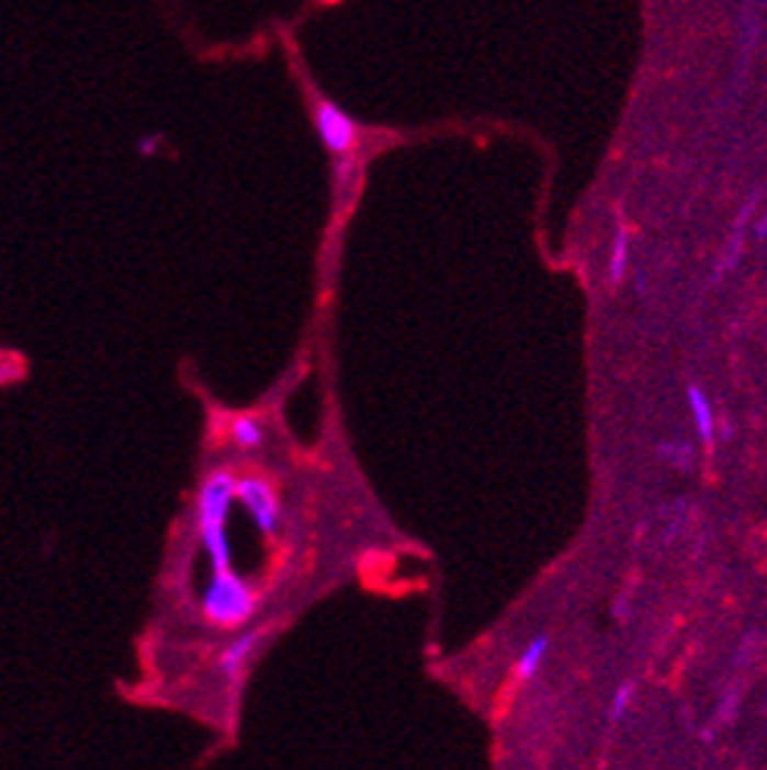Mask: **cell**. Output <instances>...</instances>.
Instances as JSON below:
<instances>
[{
	"label": "cell",
	"instance_id": "6da1fadb",
	"mask_svg": "<svg viewBox=\"0 0 767 770\" xmlns=\"http://www.w3.org/2000/svg\"><path fill=\"white\" fill-rule=\"evenodd\" d=\"M238 476L229 467H216L204 476L198 501H194V520H198V539L207 552L214 570H226L233 560L229 548V511L235 501Z\"/></svg>",
	"mask_w": 767,
	"mask_h": 770
},
{
	"label": "cell",
	"instance_id": "7a4b0ae2",
	"mask_svg": "<svg viewBox=\"0 0 767 770\" xmlns=\"http://www.w3.org/2000/svg\"><path fill=\"white\" fill-rule=\"evenodd\" d=\"M260 608V596L255 586H248L245 579L235 574L233 567L214 570V577L207 582L204 596H201V611L204 618L219 626V630H238L251 621Z\"/></svg>",
	"mask_w": 767,
	"mask_h": 770
},
{
	"label": "cell",
	"instance_id": "3957f363",
	"mask_svg": "<svg viewBox=\"0 0 767 770\" xmlns=\"http://www.w3.org/2000/svg\"><path fill=\"white\" fill-rule=\"evenodd\" d=\"M314 128L320 135L323 148L329 150V157H351L361 148L358 120L323 94H314Z\"/></svg>",
	"mask_w": 767,
	"mask_h": 770
},
{
	"label": "cell",
	"instance_id": "277c9868",
	"mask_svg": "<svg viewBox=\"0 0 767 770\" xmlns=\"http://www.w3.org/2000/svg\"><path fill=\"white\" fill-rule=\"evenodd\" d=\"M235 498L241 501V508L255 520V526L263 535H277L282 526V498L279 489L263 479V476H241L235 486Z\"/></svg>",
	"mask_w": 767,
	"mask_h": 770
},
{
	"label": "cell",
	"instance_id": "5b68a950",
	"mask_svg": "<svg viewBox=\"0 0 767 770\" xmlns=\"http://www.w3.org/2000/svg\"><path fill=\"white\" fill-rule=\"evenodd\" d=\"M273 623H267V626H257V630H248V633H241V636H235L219 655H216V667L223 670V677L229 680L233 686L241 683V677H245V667L255 661V655L263 648V642L273 636Z\"/></svg>",
	"mask_w": 767,
	"mask_h": 770
},
{
	"label": "cell",
	"instance_id": "8992f818",
	"mask_svg": "<svg viewBox=\"0 0 767 770\" xmlns=\"http://www.w3.org/2000/svg\"><path fill=\"white\" fill-rule=\"evenodd\" d=\"M758 201H762V192H755L752 197H748L746 204H743V211H740L736 223H733V229H730V238H726L724 254H721V260H718V263H714V270H711V285H718L721 279H726L733 270H736V267H740V260H743V248H746L748 223H752V216H755Z\"/></svg>",
	"mask_w": 767,
	"mask_h": 770
},
{
	"label": "cell",
	"instance_id": "52a82bcc",
	"mask_svg": "<svg viewBox=\"0 0 767 770\" xmlns=\"http://www.w3.org/2000/svg\"><path fill=\"white\" fill-rule=\"evenodd\" d=\"M229 439H233V445H238L241 451L260 449L263 439H267V423H263V417H257V414H238V417H233V420H229Z\"/></svg>",
	"mask_w": 767,
	"mask_h": 770
},
{
	"label": "cell",
	"instance_id": "ba28073f",
	"mask_svg": "<svg viewBox=\"0 0 767 770\" xmlns=\"http://www.w3.org/2000/svg\"><path fill=\"white\" fill-rule=\"evenodd\" d=\"M686 401H689V410H692V420H696V429H699V439L704 445L714 442V410H711V401L704 395L699 385L692 383L686 388Z\"/></svg>",
	"mask_w": 767,
	"mask_h": 770
},
{
	"label": "cell",
	"instance_id": "9c48e42d",
	"mask_svg": "<svg viewBox=\"0 0 767 770\" xmlns=\"http://www.w3.org/2000/svg\"><path fill=\"white\" fill-rule=\"evenodd\" d=\"M549 648H552V639H549V636H535V639L520 652L517 667H514V677H517L520 683L533 680L535 673H539V667H542V661L549 658Z\"/></svg>",
	"mask_w": 767,
	"mask_h": 770
},
{
	"label": "cell",
	"instance_id": "30bf717a",
	"mask_svg": "<svg viewBox=\"0 0 767 770\" xmlns=\"http://www.w3.org/2000/svg\"><path fill=\"white\" fill-rule=\"evenodd\" d=\"M658 457L664 464L677 467V471H692V464H696V445H692V442H683V439L661 442Z\"/></svg>",
	"mask_w": 767,
	"mask_h": 770
},
{
	"label": "cell",
	"instance_id": "8fae6325",
	"mask_svg": "<svg viewBox=\"0 0 767 770\" xmlns=\"http://www.w3.org/2000/svg\"><path fill=\"white\" fill-rule=\"evenodd\" d=\"M627 260H630V236L623 229H618L614 248H611V267H608V276H611L614 285H620L623 276H627Z\"/></svg>",
	"mask_w": 767,
	"mask_h": 770
},
{
	"label": "cell",
	"instance_id": "7c38bea8",
	"mask_svg": "<svg viewBox=\"0 0 767 770\" xmlns=\"http://www.w3.org/2000/svg\"><path fill=\"white\" fill-rule=\"evenodd\" d=\"M633 692H636V689H633V683H623L618 689V692H614V699H611V707H608V721H611V724H620V721L627 717V711H630V702H633Z\"/></svg>",
	"mask_w": 767,
	"mask_h": 770
},
{
	"label": "cell",
	"instance_id": "4fadbf2b",
	"mask_svg": "<svg viewBox=\"0 0 767 770\" xmlns=\"http://www.w3.org/2000/svg\"><path fill=\"white\" fill-rule=\"evenodd\" d=\"M736 707H740V689H730L724 695V702H721V707H718V724H730L733 714H736Z\"/></svg>",
	"mask_w": 767,
	"mask_h": 770
},
{
	"label": "cell",
	"instance_id": "5bb4252c",
	"mask_svg": "<svg viewBox=\"0 0 767 770\" xmlns=\"http://www.w3.org/2000/svg\"><path fill=\"white\" fill-rule=\"evenodd\" d=\"M752 236H755V241H767V214L755 223V229H752Z\"/></svg>",
	"mask_w": 767,
	"mask_h": 770
}]
</instances>
